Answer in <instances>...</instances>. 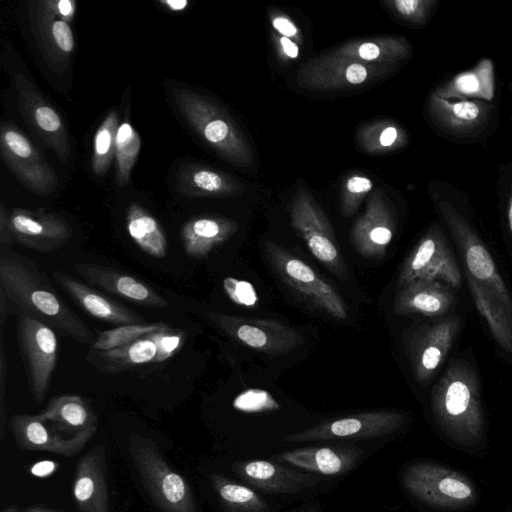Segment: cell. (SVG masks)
Wrapping results in <instances>:
<instances>
[{
  "label": "cell",
  "mask_w": 512,
  "mask_h": 512,
  "mask_svg": "<svg viewBox=\"0 0 512 512\" xmlns=\"http://www.w3.org/2000/svg\"><path fill=\"white\" fill-rule=\"evenodd\" d=\"M2 512H19V509L15 505H10L4 508Z\"/></svg>",
  "instance_id": "56"
},
{
  "label": "cell",
  "mask_w": 512,
  "mask_h": 512,
  "mask_svg": "<svg viewBox=\"0 0 512 512\" xmlns=\"http://www.w3.org/2000/svg\"><path fill=\"white\" fill-rule=\"evenodd\" d=\"M416 280L441 281L458 288L462 277L459 266L440 225L432 224L403 262L398 286Z\"/></svg>",
  "instance_id": "11"
},
{
  "label": "cell",
  "mask_w": 512,
  "mask_h": 512,
  "mask_svg": "<svg viewBox=\"0 0 512 512\" xmlns=\"http://www.w3.org/2000/svg\"><path fill=\"white\" fill-rule=\"evenodd\" d=\"M28 10L32 33L44 60L54 72L64 71L75 48L70 25L51 13L43 1L29 2Z\"/></svg>",
  "instance_id": "20"
},
{
  "label": "cell",
  "mask_w": 512,
  "mask_h": 512,
  "mask_svg": "<svg viewBox=\"0 0 512 512\" xmlns=\"http://www.w3.org/2000/svg\"><path fill=\"white\" fill-rule=\"evenodd\" d=\"M10 429L16 445L23 451H46L66 457L79 454L88 437H64L38 415L15 414Z\"/></svg>",
  "instance_id": "22"
},
{
  "label": "cell",
  "mask_w": 512,
  "mask_h": 512,
  "mask_svg": "<svg viewBox=\"0 0 512 512\" xmlns=\"http://www.w3.org/2000/svg\"><path fill=\"white\" fill-rule=\"evenodd\" d=\"M159 3L172 12L184 11L189 5L187 0H159Z\"/></svg>",
  "instance_id": "51"
},
{
  "label": "cell",
  "mask_w": 512,
  "mask_h": 512,
  "mask_svg": "<svg viewBox=\"0 0 512 512\" xmlns=\"http://www.w3.org/2000/svg\"><path fill=\"white\" fill-rule=\"evenodd\" d=\"M234 472L246 483L269 493L294 494L316 486L318 477L288 469L268 460H250L233 465Z\"/></svg>",
  "instance_id": "25"
},
{
  "label": "cell",
  "mask_w": 512,
  "mask_h": 512,
  "mask_svg": "<svg viewBox=\"0 0 512 512\" xmlns=\"http://www.w3.org/2000/svg\"><path fill=\"white\" fill-rule=\"evenodd\" d=\"M24 512H57L52 509L43 508L39 506H30L24 510Z\"/></svg>",
  "instance_id": "53"
},
{
  "label": "cell",
  "mask_w": 512,
  "mask_h": 512,
  "mask_svg": "<svg viewBox=\"0 0 512 512\" xmlns=\"http://www.w3.org/2000/svg\"><path fill=\"white\" fill-rule=\"evenodd\" d=\"M156 347V355L152 363H161L174 356L185 342L186 332L170 326L149 334Z\"/></svg>",
  "instance_id": "43"
},
{
  "label": "cell",
  "mask_w": 512,
  "mask_h": 512,
  "mask_svg": "<svg viewBox=\"0 0 512 512\" xmlns=\"http://www.w3.org/2000/svg\"><path fill=\"white\" fill-rule=\"evenodd\" d=\"M397 70L334 57L327 52L303 64L298 71L297 82L307 90L341 91L368 85Z\"/></svg>",
  "instance_id": "12"
},
{
  "label": "cell",
  "mask_w": 512,
  "mask_h": 512,
  "mask_svg": "<svg viewBox=\"0 0 512 512\" xmlns=\"http://www.w3.org/2000/svg\"><path fill=\"white\" fill-rule=\"evenodd\" d=\"M208 318L234 340L269 355L286 354L303 344L300 333L277 320L218 312H209Z\"/></svg>",
  "instance_id": "14"
},
{
  "label": "cell",
  "mask_w": 512,
  "mask_h": 512,
  "mask_svg": "<svg viewBox=\"0 0 512 512\" xmlns=\"http://www.w3.org/2000/svg\"><path fill=\"white\" fill-rule=\"evenodd\" d=\"M424 115L431 129L446 141L474 145L487 141L497 130L496 102L446 100L429 93Z\"/></svg>",
  "instance_id": "5"
},
{
  "label": "cell",
  "mask_w": 512,
  "mask_h": 512,
  "mask_svg": "<svg viewBox=\"0 0 512 512\" xmlns=\"http://www.w3.org/2000/svg\"><path fill=\"white\" fill-rule=\"evenodd\" d=\"M176 187L186 197H234L245 190L244 185L231 175L191 162L179 166Z\"/></svg>",
  "instance_id": "30"
},
{
  "label": "cell",
  "mask_w": 512,
  "mask_h": 512,
  "mask_svg": "<svg viewBox=\"0 0 512 512\" xmlns=\"http://www.w3.org/2000/svg\"><path fill=\"white\" fill-rule=\"evenodd\" d=\"M508 90L510 93V123L512 128V80L508 84Z\"/></svg>",
  "instance_id": "54"
},
{
  "label": "cell",
  "mask_w": 512,
  "mask_h": 512,
  "mask_svg": "<svg viewBox=\"0 0 512 512\" xmlns=\"http://www.w3.org/2000/svg\"><path fill=\"white\" fill-rule=\"evenodd\" d=\"M454 301L450 286L441 281L416 280L400 287L393 311L397 315L435 317L445 314Z\"/></svg>",
  "instance_id": "29"
},
{
  "label": "cell",
  "mask_w": 512,
  "mask_h": 512,
  "mask_svg": "<svg viewBox=\"0 0 512 512\" xmlns=\"http://www.w3.org/2000/svg\"><path fill=\"white\" fill-rule=\"evenodd\" d=\"M128 451L142 484L162 512H198L190 485L169 465L155 442L132 434Z\"/></svg>",
  "instance_id": "6"
},
{
  "label": "cell",
  "mask_w": 512,
  "mask_h": 512,
  "mask_svg": "<svg viewBox=\"0 0 512 512\" xmlns=\"http://www.w3.org/2000/svg\"><path fill=\"white\" fill-rule=\"evenodd\" d=\"M362 451L353 446L305 447L276 455L280 461L309 472L338 475L351 470Z\"/></svg>",
  "instance_id": "31"
},
{
  "label": "cell",
  "mask_w": 512,
  "mask_h": 512,
  "mask_svg": "<svg viewBox=\"0 0 512 512\" xmlns=\"http://www.w3.org/2000/svg\"><path fill=\"white\" fill-rule=\"evenodd\" d=\"M496 90L495 64L484 57L473 67L442 80L430 93L446 100L495 102Z\"/></svg>",
  "instance_id": "27"
},
{
  "label": "cell",
  "mask_w": 512,
  "mask_h": 512,
  "mask_svg": "<svg viewBox=\"0 0 512 512\" xmlns=\"http://www.w3.org/2000/svg\"><path fill=\"white\" fill-rule=\"evenodd\" d=\"M271 25L274 31L286 38H289L296 43L302 41L300 31L294 22L284 14L275 12L270 15Z\"/></svg>",
  "instance_id": "46"
},
{
  "label": "cell",
  "mask_w": 512,
  "mask_h": 512,
  "mask_svg": "<svg viewBox=\"0 0 512 512\" xmlns=\"http://www.w3.org/2000/svg\"><path fill=\"white\" fill-rule=\"evenodd\" d=\"M274 39L276 41V47L278 49L279 54H281L283 57L287 59H296L298 57V43L289 38L283 37L277 33L274 35Z\"/></svg>",
  "instance_id": "50"
},
{
  "label": "cell",
  "mask_w": 512,
  "mask_h": 512,
  "mask_svg": "<svg viewBox=\"0 0 512 512\" xmlns=\"http://www.w3.org/2000/svg\"><path fill=\"white\" fill-rule=\"evenodd\" d=\"M0 290L17 315L41 321L81 343H94L96 336L58 295L46 273L28 257L1 249Z\"/></svg>",
  "instance_id": "2"
},
{
  "label": "cell",
  "mask_w": 512,
  "mask_h": 512,
  "mask_svg": "<svg viewBox=\"0 0 512 512\" xmlns=\"http://www.w3.org/2000/svg\"><path fill=\"white\" fill-rule=\"evenodd\" d=\"M46 8L62 21L72 23L76 13L74 0H42Z\"/></svg>",
  "instance_id": "48"
},
{
  "label": "cell",
  "mask_w": 512,
  "mask_h": 512,
  "mask_svg": "<svg viewBox=\"0 0 512 512\" xmlns=\"http://www.w3.org/2000/svg\"><path fill=\"white\" fill-rule=\"evenodd\" d=\"M428 194L463 258L479 314L497 343L512 355V297L490 252L464 213V194L446 181H431Z\"/></svg>",
  "instance_id": "1"
},
{
  "label": "cell",
  "mask_w": 512,
  "mask_h": 512,
  "mask_svg": "<svg viewBox=\"0 0 512 512\" xmlns=\"http://www.w3.org/2000/svg\"><path fill=\"white\" fill-rule=\"evenodd\" d=\"M373 181L365 175L354 174L348 177L341 194V211L344 216H352L364 198L372 191Z\"/></svg>",
  "instance_id": "41"
},
{
  "label": "cell",
  "mask_w": 512,
  "mask_h": 512,
  "mask_svg": "<svg viewBox=\"0 0 512 512\" xmlns=\"http://www.w3.org/2000/svg\"><path fill=\"white\" fill-rule=\"evenodd\" d=\"M17 343L33 400L41 404L50 388L58 355L55 331L45 323L18 315Z\"/></svg>",
  "instance_id": "10"
},
{
  "label": "cell",
  "mask_w": 512,
  "mask_h": 512,
  "mask_svg": "<svg viewBox=\"0 0 512 512\" xmlns=\"http://www.w3.org/2000/svg\"><path fill=\"white\" fill-rule=\"evenodd\" d=\"M402 483L413 497L438 508H463L476 497L474 486L468 478L430 462L409 465L402 474Z\"/></svg>",
  "instance_id": "8"
},
{
  "label": "cell",
  "mask_w": 512,
  "mask_h": 512,
  "mask_svg": "<svg viewBox=\"0 0 512 512\" xmlns=\"http://www.w3.org/2000/svg\"><path fill=\"white\" fill-rule=\"evenodd\" d=\"M431 408L438 425L454 442L470 445L482 438L479 381L469 363H450L433 387Z\"/></svg>",
  "instance_id": "3"
},
{
  "label": "cell",
  "mask_w": 512,
  "mask_h": 512,
  "mask_svg": "<svg viewBox=\"0 0 512 512\" xmlns=\"http://www.w3.org/2000/svg\"><path fill=\"white\" fill-rule=\"evenodd\" d=\"M222 286L229 299L234 303L245 307L257 305L258 295L250 282L228 276L224 278Z\"/></svg>",
  "instance_id": "45"
},
{
  "label": "cell",
  "mask_w": 512,
  "mask_h": 512,
  "mask_svg": "<svg viewBox=\"0 0 512 512\" xmlns=\"http://www.w3.org/2000/svg\"><path fill=\"white\" fill-rule=\"evenodd\" d=\"M7 362L4 352L3 338L0 347V440L3 441L6 434L7 417L5 407V378Z\"/></svg>",
  "instance_id": "47"
},
{
  "label": "cell",
  "mask_w": 512,
  "mask_h": 512,
  "mask_svg": "<svg viewBox=\"0 0 512 512\" xmlns=\"http://www.w3.org/2000/svg\"><path fill=\"white\" fill-rule=\"evenodd\" d=\"M237 230L238 223L233 219L215 215L190 218L180 231L183 250L190 258H204Z\"/></svg>",
  "instance_id": "32"
},
{
  "label": "cell",
  "mask_w": 512,
  "mask_h": 512,
  "mask_svg": "<svg viewBox=\"0 0 512 512\" xmlns=\"http://www.w3.org/2000/svg\"><path fill=\"white\" fill-rule=\"evenodd\" d=\"M14 241L41 253L63 247L73 236V230L59 214L44 209L15 207L9 211Z\"/></svg>",
  "instance_id": "17"
},
{
  "label": "cell",
  "mask_w": 512,
  "mask_h": 512,
  "mask_svg": "<svg viewBox=\"0 0 512 512\" xmlns=\"http://www.w3.org/2000/svg\"><path fill=\"white\" fill-rule=\"evenodd\" d=\"M226 512H267V503L253 489L232 481L231 479L213 474L210 477Z\"/></svg>",
  "instance_id": "36"
},
{
  "label": "cell",
  "mask_w": 512,
  "mask_h": 512,
  "mask_svg": "<svg viewBox=\"0 0 512 512\" xmlns=\"http://www.w3.org/2000/svg\"><path fill=\"white\" fill-rule=\"evenodd\" d=\"M14 242L10 228L9 211L0 203V246L1 249H10Z\"/></svg>",
  "instance_id": "49"
},
{
  "label": "cell",
  "mask_w": 512,
  "mask_h": 512,
  "mask_svg": "<svg viewBox=\"0 0 512 512\" xmlns=\"http://www.w3.org/2000/svg\"><path fill=\"white\" fill-rule=\"evenodd\" d=\"M172 94L186 122L220 157L239 167L252 166V149L224 108L211 98L188 88H173Z\"/></svg>",
  "instance_id": "4"
},
{
  "label": "cell",
  "mask_w": 512,
  "mask_h": 512,
  "mask_svg": "<svg viewBox=\"0 0 512 512\" xmlns=\"http://www.w3.org/2000/svg\"><path fill=\"white\" fill-rule=\"evenodd\" d=\"M119 115L111 110L98 126L93 139L91 166L94 175L102 177L106 174L115 156L116 134L119 128Z\"/></svg>",
  "instance_id": "38"
},
{
  "label": "cell",
  "mask_w": 512,
  "mask_h": 512,
  "mask_svg": "<svg viewBox=\"0 0 512 512\" xmlns=\"http://www.w3.org/2000/svg\"><path fill=\"white\" fill-rule=\"evenodd\" d=\"M0 153L4 164L30 192L48 196L57 187V176L36 147L10 122L0 129Z\"/></svg>",
  "instance_id": "13"
},
{
  "label": "cell",
  "mask_w": 512,
  "mask_h": 512,
  "mask_svg": "<svg viewBox=\"0 0 512 512\" xmlns=\"http://www.w3.org/2000/svg\"><path fill=\"white\" fill-rule=\"evenodd\" d=\"M141 149V139L138 132L125 119L119 125L115 141V180L119 188L130 181L131 171L137 161Z\"/></svg>",
  "instance_id": "37"
},
{
  "label": "cell",
  "mask_w": 512,
  "mask_h": 512,
  "mask_svg": "<svg viewBox=\"0 0 512 512\" xmlns=\"http://www.w3.org/2000/svg\"><path fill=\"white\" fill-rule=\"evenodd\" d=\"M264 251L277 276L303 300L335 319L348 317L341 295L311 266L271 241L265 242Z\"/></svg>",
  "instance_id": "7"
},
{
  "label": "cell",
  "mask_w": 512,
  "mask_h": 512,
  "mask_svg": "<svg viewBox=\"0 0 512 512\" xmlns=\"http://www.w3.org/2000/svg\"><path fill=\"white\" fill-rule=\"evenodd\" d=\"M404 415L394 411L363 412L322 422L285 436L284 442H307L334 439H371L397 431Z\"/></svg>",
  "instance_id": "16"
},
{
  "label": "cell",
  "mask_w": 512,
  "mask_h": 512,
  "mask_svg": "<svg viewBox=\"0 0 512 512\" xmlns=\"http://www.w3.org/2000/svg\"><path fill=\"white\" fill-rule=\"evenodd\" d=\"M155 355V344L146 336L128 345L109 351L90 349L87 354V360L102 373L116 374L137 366L152 363Z\"/></svg>",
  "instance_id": "33"
},
{
  "label": "cell",
  "mask_w": 512,
  "mask_h": 512,
  "mask_svg": "<svg viewBox=\"0 0 512 512\" xmlns=\"http://www.w3.org/2000/svg\"><path fill=\"white\" fill-rule=\"evenodd\" d=\"M168 326L165 322L120 325L109 330L100 331L90 349L109 351L128 345Z\"/></svg>",
  "instance_id": "39"
},
{
  "label": "cell",
  "mask_w": 512,
  "mask_h": 512,
  "mask_svg": "<svg viewBox=\"0 0 512 512\" xmlns=\"http://www.w3.org/2000/svg\"><path fill=\"white\" fill-rule=\"evenodd\" d=\"M11 313V309L5 294L0 290V325L4 326L7 316Z\"/></svg>",
  "instance_id": "52"
},
{
  "label": "cell",
  "mask_w": 512,
  "mask_h": 512,
  "mask_svg": "<svg viewBox=\"0 0 512 512\" xmlns=\"http://www.w3.org/2000/svg\"><path fill=\"white\" fill-rule=\"evenodd\" d=\"M75 271L89 284L122 299L150 308H166L169 302L156 290L139 279L95 263H76Z\"/></svg>",
  "instance_id": "23"
},
{
  "label": "cell",
  "mask_w": 512,
  "mask_h": 512,
  "mask_svg": "<svg viewBox=\"0 0 512 512\" xmlns=\"http://www.w3.org/2000/svg\"><path fill=\"white\" fill-rule=\"evenodd\" d=\"M395 229L392 206L383 191L377 189L369 196L365 211L353 224V247L362 257L379 259L385 254Z\"/></svg>",
  "instance_id": "18"
},
{
  "label": "cell",
  "mask_w": 512,
  "mask_h": 512,
  "mask_svg": "<svg viewBox=\"0 0 512 512\" xmlns=\"http://www.w3.org/2000/svg\"><path fill=\"white\" fill-rule=\"evenodd\" d=\"M126 228L132 240L146 254L164 258L168 251V241L156 218L143 206L130 203L126 211Z\"/></svg>",
  "instance_id": "34"
},
{
  "label": "cell",
  "mask_w": 512,
  "mask_h": 512,
  "mask_svg": "<svg viewBox=\"0 0 512 512\" xmlns=\"http://www.w3.org/2000/svg\"><path fill=\"white\" fill-rule=\"evenodd\" d=\"M384 7L400 22L411 27H424L432 19L438 0H384Z\"/></svg>",
  "instance_id": "40"
},
{
  "label": "cell",
  "mask_w": 512,
  "mask_h": 512,
  "mask_svg": "<svg viewBox=\"0 0 512 512\" xmlns=\"http://www.w3.org/2000/svg\"><path fill=\"white\" fill-rule=\"evenodd\" d=\"M53 278L77 305L97 319L117 326L136 324L142 321V317L134 311L64 271H54Z\"/></svg>",
  "instance_id": "26"
},
{
  "label": "cell",
  "mask_w": 512,
  "mask_h": 512,
  "mask_svg": "<svg viewBox=\"0 0 512 512\" xmlns=\"http://www.w3.org/2000/svg\"><path fill=\"white\" fill-rule=\"evenodd\" d=\"M457 316L422 328L410 346V362L416 381L427 384L443 363L460 329Z\"/></svg>",
  "instance_id": "19"
},
{
  "label": "cell",
  "mask_w": 512,
  "mask_h": 512,
  "mask_svg": "<svg viewBox=\"0 0 512 512\" xmlns=\"http://www.w3.org/2000/svg\"><path fill=\"white\" fill-rule=\"evenodd\" d=\"M72 490L79 512H108L107 463L103 445L92 447L80 458Z\"/></svg>",
  "instance_id": "21"
},
{
  "label": "cell",
  "mask_w": 512,
  "mask_h": 512,
  "mask_svg": "<svg viewBox=\"0 0 512 512\" xmlns=\"http://www.w3.org/2000/svg\"><path fill=\"white\" fill-rule=\"evenodd\" d=\"M12 81L18 95L20 114L34 133L62 162H66L71 146L62 117L25 75L15 72Z\"/></svg>",
  "instance_id": "15"
},
{
  "label": "cell",
  "mask_w": 512,
  "mask_h": 512,
  "mask_svg": "<svg viewBox=\"0 0 512 512\" xmlns=\"http://www.w3.org/2000/svg\"><path fill=\"white\" fill-rule=\"evenodd\" d=\"M328 53L364 64L399 69L412 59L413 48L406 37L388 35L351 40Z\"/></svg>",
  "instance_id": "24"
},
{
  "label": "cell",
  "mask_w": 512,
  "mask_h": 512,
  "mask_svg": "<svg viewBox=\"0 0 512 512\" xmlns=\"http://www.w3.org/2000/svg\"><path fill=\"white\" fill-rule=\"evenodd\" d=\"M37 415L56 431L70 438L81 436L91 439L98 427L95 411L80 395L64 394L54 397Z\"/></svg>",
  "instance_id": "28"
},
{
  "label": "cell",
  "mask_w": 512,
  "mask_h": 512,
  "mask_svg": "<svg viewBox=\"0 0 512 512\" xmlns=\"http://www.w3.org/2000/svg\"><path fill=\"white\" fill-rule=\"evenodd\" d=\"M289 213L292 227L311 254L332 273L344 277L346 265L333 227L321 206L304 187L296 191Z\"/></svg>",
  "instance_id": "9"
},
{
  "label": "cell",
  "mask_w": 512,
  "mask_h": 512,
  "mask_svg": "<svg viewBox=\"0 0 512 512\" xmlns=\"http://www.w3.org/2000/svg\"><path fill=\"white\" fill-rule=\"evenodd\" d=\"M291 512H317V509L315 506H311V507H307V508L295 509Z\"/></svg>",
  "instance_id": "55"
},
{
  "label": "cell",
  "mask_w": 512,
  "mask_h": 512,
  "mask_svg": "<svg viewBox=\"0 0 512 512\" xmlns=\"http://www.w3.org/2000/svg\"><path fill=\"white\" fill-rule=\"evenodd\" d=\"M356 139L362 151L372 155L396 152L407 146L406 129L391 119L366 123L357 131Z\"/></svg>",
  "instance_id": "35"
},
{
  "label": "cell",
  "mask_w": 512,
  "mask_h": 512,
  "mask_svg": "<svg viewBox=\"0 0 512 512\" xmlns=\"http://www.w3.org/2000/svg\"><path fill=\"white\" fill-rule=\"evenodd\" d=\"M233 407L245 413H261L278 410L280 405L268 391L250 388L234 398Z\"/></svg>",
  "instance_id": "42"
},
{
  "label": "cell",
  "mask_w": 512,
  "mask_h": 512,
  "mask_svg": "<svg viewBox=\"0 0 512 512\" xmlns=\"http://www.w3.org/2000/svg\"><path fill=\"white\" fill-rule=\"evenodd\" d=\"M496 190L503 208L506 225L512 238V158L498 168Z\"/></svg>",
  "instance_id": "44"
}]
</instances>
